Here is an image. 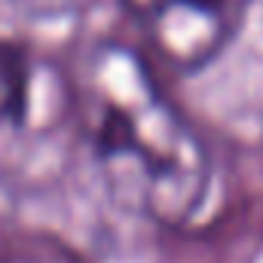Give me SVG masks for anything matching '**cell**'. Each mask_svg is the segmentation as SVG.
Masks as SVG:
<instances>
[{
  "mask_svg": "<svg viewBox=\"0 0 263 263\" xmlns=\"http://www.w3.org/2000/svg\"><path fill=\"white\" fill-rule=\"evenodd\" d=\"M80 110L98 172L123 208L159 227L196 217L211 193V156L135 49L107 43L92 52Z\"/></svg>",
  "mask_w": 263,
  "mask_h": 263,
  "instance_id": "obj_1",
  "label": "cell"
},
{
  "mask_svg": "<svg viewBox=\"0 0 263 263\" xmlns=\"http://www.w3.org/2000/svg\"><path fill=\"white\" fill-rule=\"evenodd\" d=\"M150 49L175 70H202L242 31L254 0H129Z\"/></svg>",
  "mask_w": 263,
  "mask_h": 263,
  "instance_id": "obj_2",
  "label": "cell"
},
{
  "mask_svg": "<svg viewBox=\"0 0 263 263\" xmlns=\"http://www.w3.org/2000/svg\"><path fill=\"white\" fill-rule=\"evenodd\" d=\"M34 70L22 46L0 40V126H22L31 107Z\"/></svg>",
  "mask_w": 263,
  "mask_h": 263,
  "instance_id": "obj_3",
  "label": "cell"
},
{
  "mask_svg": "<svg viewBox=\"0 0 263 263\" xmlns=\"http://www.w3.org/2000/svg\"><path fill=\"white\" fill-rule=\"evenodd\" d=\"M92 0H12V6L34 22H62L86 12Z\"/></svg>",
  "mask_w": 263,
  "mask_h": 263,
  "instance_id": "obj_4",
  "label": "cell"
}]
</instances>
